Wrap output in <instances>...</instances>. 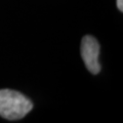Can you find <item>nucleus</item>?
<instances>
[{
  "label": "nucleus",
  "mask_w": 123,
  "mask_h": 123,
  "mask_svg": "<svg viewBox=\"0 0 123 123\" xmlns=\"http://www.w3.org/2000/svg\"><path fill=\"white\" fill-rule=\"evenodd\" d=\"M32 108V102L21 92L12 89H0V116L4 119H22Z\"/></svg>",
  "instance_id": "nucleus-1"
},
{
  "label": "nucleus",
  "mask_w": 123,
  "mask_h": 123,
  "mask_svg": "<svg viewBox=\"0 0 123 123\" xmlns=\"http://www.w3.org/2000/svg\"><path fill=\"white\" fill-rule=\"evenodd\" d=\"M99 44L94 37L86 35L81 41V55L88 71L92 74H98L101 71L98 62Z\"/></svg>",
  "instance_id": "nucleus-2"
},
{
  "label": "nucleus",
  "mask_w": 123,
  "mask_h": 123,
  "mask_svg": "<svg viewBox=\"0 0 123 123\" xmlns=\"http://www.w3.org/2000/svg\"><path fill=\"white\" fill-rule=\"evenodd\" d=\"M117 7L120 11L123 10V0H117Z\"/></svg>",
  "instance_id": "nucleus-3"
}]
</instances>
